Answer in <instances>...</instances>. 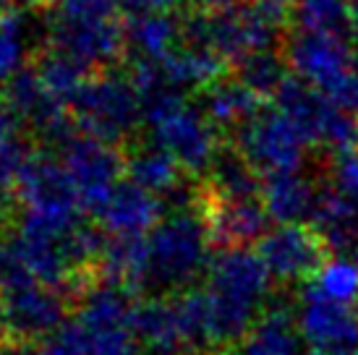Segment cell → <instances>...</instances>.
I'll use <instances>...</instances> for the list:
<instances>
[{"mask_svg": "<svg viewBox=\"0 0 358 355\" xmlns=\"http://www.w3.org/2000/svg\"><path fill=\"white\" fill-rule=\"evenodd\" d=\"M21 60V24L13 19L0 21V79H6Z\"/></svg>", "mask_w": 358, "mask_h": 355, "instance_id": "cell-25", "label": "cell"}, {"mask_svg": "<svg viewBox=\"0 0 358 355\" xmlns=\"http://www.w3.org/2000/svg\"><path fill=\"white\" fill-rule=\"evenodd\" d=\"M262 254L269 275L280 280H296L311 275L322 264L324 254V238L317 230L306 227H278L269 236L262 238Z\"/></svg>", "mask_w": 358, "mask_h": 355, "instance_id": "cell-9", "label": "cell"}, {"mask_svg": "<svg viewBox=\"0 0 358 355\" xmlns=\"http://www.w3.org/2000/svg\"><path fill=\"white\" fill-rule=\"evenodd\" d=\"M293 16L303 31H350V0H299Z\"/></svg>", "mask_w": 358, "mask_h": 355, "instance_id": "cell-19", "label": "cell"}, {"mask_svg": "<svg viewBox=\"0 0 358 355\" xmlns=\"http://www.w3.org/2000/svg\"><path fill=\"white\" fill-rule=\"evenodd\" d=\"M335 186L343 196L358 204V149L348 147L340 149L338 159H335Z\"/></svg>", "mask_w": 358, "mask_h": 355, "instance_id": "cell-26", "label": "cell"}, {"mask_svg": "<svg viewBox=\"0 0 358 355\" xmlns=\"http://www.w3.org/2000/svg\"><path fill=\"white\" fill-rule=\"evenodd\" d=\"M207 230L199 217L178 215L144 238L139 282L173 287L189 282L207 261Z\"/></svg>", "mask_w": 358, "mask_h": 355, "instance_id": "cell-2", "label": "cell"}, {"mask_svg": "<svg viewBox=\"0 0 358 355\" xmlns=\"http://www.w3.org/2000/svg\"><path fill=\"white\" fill-rule=\"evenodd\" d=\"M209 227L220 243L241 248L254 238L264 233L267 225V209L257 204V196H212Z\"/></svg>", "mask_w": 358, "mask_h": 355, "instance_id": "cell-12", "label": "cell"}, {"mask_svg": "<svg viewBox=\"0 0 358 355\" xmlns=\"http://www.w3.org/2000/svg\"><path fill=\"white\" fill-rule=\"evenodd\" d=\"M238 144L243 159L251 168L278 175L299 170L301 149L306 138L301 136L296 123L280 110V113H254L249 120H243Z\"/></svg>", "mask_w": 358, "mask_h": 355, "instance_id": "cell-5", "label": "cell"}, {"mask_svg": "<svg viewBox=\"0 0 358 355\" xmlns=\"http://www.w3.org/2000/svg\"><path fill=\"white\" fill-rule=\"evenodd\" d=\"M317 290L324 296L343 300V303H356L358 298V261L356 259H340L335 264L324 266V272L319 275Z\"/></svg>", "mask_w": 358, "mask_h": 355, "instance_id": "cell-24", "label": "cell"}, {"mask_svg": "<svg viewBox=\"0 0 358 355\" xmlns=\"http://www.w3.org/2000/svg\"><path fill=\"white\" fill-rule=\"evenodd\" d=\"M176 162L178 159L168 154L165 149L162 152H141L136 157L131 159V178H134V183H139L144 186L147 191H173L176 186V180H178V168H176Z\"/></svg>", "mask_w": 358, "mask_h": 355, "instance_id": "cell-20", "label": "cell"}, {"mask_svg": "<svg viewBox=\"0 0 358 355\" xmlns=\"http://www.w3.org/2000/svg\"><path fill=\"white\" fill-rule=\"evenodd\" d=\"M314 194L303 178L296 173H278L269 175L267 191H264V207L269 217L275 219H299L301 215L311 212Z\"/></svg>", "mask_w": 358, "mask_h": 355, "instance_id": "cell-16", "label": "cell"}, {"mask_svg": "<svg viewBox=\"0 0 358 355\" xmlns=\"http://www.w3.org/2000/svg\"><path fill=\"white\" fill-rule=\"evenodd\" d=\"M280 110L288 115L306 144H327L335 149H348L358 138V126L348 110L338 108L322 92H311L299 81L285 79L275 92Z\"/></svg>", "mask_w": 358, "mask_h": 355, "instance_id": "cell-3", "label": "cell"}, {"mask_svg": "<svg viewBox=\"0 0 358 355\" xmlns=\"http://www.w3.org/2000/svg\"><path fill=\"white\" fill-rule=\"evenodd\" d=\"M350 34L358 42V0H350Z\"/></svg>", "mask_w": 358, "mask_h": 355, "instance_id": "cell-30", "label": "cell"}, {"mask_svg": "<svg viewBox=\"0 0 358 355\" xmlns=\"http://www.w3.org/2000/svg\"><path fill=\"white\" fill-rule=\"evenodd\" d=\"M19 191L24 204H27V212L55 215V217L76 215L79 194L71 183L69 173L58 168L50 157L29 159V165L19 180Z\"/></svg>", "mask_w": 358, "mask_h": 355, "instance_id": "cell-10", "label": "cell"}, {"mask_svg": "<svg viewBox=\"0 0 358 355\" xmlns=\"http://www.w3.org/2000/svg\"><path fill=\"white\" fill-rule=\"evenodd\" d=\"M194 3H199L201 8L207 10H222V8H230L236 0H194Z\"/></svg>", "mask_w": 358, "mask_h": 355, "instance_id": "cell-28", "label": "cell"}, {"mask_svg": "<svg viewBox=\"0 0 358 355\" xmlns=\"http://www.w3.org/2000/svg\"><path fill=\"white\" fill-rule=\"evenodd\" d=\"M257 108V92L249 89L243 81L233 84H215L204 97V115L217 123H238L249 120Z\"/></svg>", "mask_w": 358, "mask_h": 355, "instance_id": "cell-17", "label": "cell"}, {"mask_svg": "<svg viewBox=\"0 0 358 355\" xmlns=\"http://www.w3.org/2000/svg\"><path fill=\"white\" fill-rule=\"evenodd\" d=\"M134 329L139 332L141 342L150 347L152 355H178L186 347L183 332L178 324V311L168 303H147L134 316Z\"/></svg>", "mask_w": 358, "mask_h": 355, "instance_id": "cell-15", "label": "cell"}, {"mask_svg": "<svg viewBox=\"0 0 358 355\" xmlns=\"http://www.w3.org/2000/svg\"><path fill=\"white\" fill-rule=\"evenodd\" d=\"M55 24H97L113 21L126 0H50Z\"/></svg>", "mask_w": 358, "mask_h": 355, "instance_id": "cell-22", "label": "cell"}, {"mask_svg": "<svg viewBox=\"0 0 358 355\" xmlns=\"http://www.w3.org/2000/svg\"><path fill=\"white\" fill-rule=\"evenodd\" d=\"M123 159L100 138L71 141L66 147V173L79 198L92 209H102L118 186Z\"/></svg>", "mask_w": 358, "mask_h": 355, "instance_id": "cell-8", "label": "cell"}, {"mask_svg": "<svg viewBox=\"0 0 358 355\" xmlns=\"http://www.w3.org/2000/svg\"><path fill=\"white\" fill-rule=\"evenodd\" d=\"M176 0H126V6L131 8H139V10H162L173 6Z\"/></svg>", "mask_w": 358, "mask_h": 355, "instance_id": "cell-27", "label": "cell"}, {"mask_svg": "<svg viewBox=\"0 0 358 355\" xmlns=\"http://www.w3.org/2000/svg\"><path fill=\"white\" fill-rule=\"evenodd\" d=\"M241 79L249 89H254L257 94H269V92H278L280 84L285 81L282 66L278 58L267 55L264 50L259 52H249L243 63H241Z\"/></svg>", "mask_w": 358, "mask_h": 355, "instance_id": "cell-23", "label": "cell"}, {"mask_svg": "<svg viewBox=\"0 0 358 355\" xmlns=\"http://www.w3.org/2000/svg\"><path fill=\"white\" fill-rule=\"evenodd\" d=\"M123 40L126 31L115 19L97 24H55L52 31L55 52L76 60L81 68L115 58Z\"/></svg>", "mask_w": 358, "mask_h": 355, "instance_id": "cell-11", "label": "cell"}, {"mask_svg": "<svg viewBox=\"0 0 358 355\" xmlns=\"http://www.w3.org/2000/svg\"><path fill=\"white\" fill-rule=\"evenodd\" d=\"M178 34V27L170 16H162V13H144L129 27V42L136 45L141 52L147 55H165L170 50V42L176 40Z\"/></svg>", "mask_w": 358, "mask_h": 355, "instance_id": "cell-21", "label": "cell"}, {"mask_svg": "<svg viewBox=\"0 0 358 355\" xmlns=\"http://www.w3.org/2000/svg\"><path fill=\"white\" fill-rule=\"evenodd\" d=\"M0 355H29L24 345H16V342H0Z\"/></svg>", "mask_w": 358, "mask_h": 355, "instance_id": "cell-29", "label": "cell"}, {"mask_svg": "<svg viewBox=\"0 0 358 355\" xmlns=\"http://www.w3.org/2000/svg\"><path fill=\"white\" fill-rule=\"evenodd\" d=\"M157 209L159 204L157 198L152 196V191H147L139 183H123V186L118 183L100 212L110 233H115V236H141L155 222Z\"/></svg>", "mask_w": 358, "mask_h": 355, "instance_id": "cell-14", "label": "cell"}, {"mask_svg": "<svg viewBox=\"0 0 358 355\" xmlns=\"http://www.w3.org/2000/svg\"><path fill=\"white\" fill-rule=\"evenodd\" d=\"M3 314L13 332L21 337H37L58 326L63 319V303L58 296L29 285L3 296Z\"/></svg>", "mask_w": 358, "mask_h": 355, "instance_id": "cell-13", "label": "cell"}, {"mask_svg": "<svg viewBox=\"0 0 358 355\" xmlns=\"http://www.w3.org/2000/svg\"><path fill=\"white\" fill-rule=\"evenodd\" d=\"M311 355H353L358 350V311L311 287L301 314Z\"/></svg>", "mask_w": 358, "mask_h": 355, "instance_id": "cell-7", "label": "cell"}, {"mask_svg": "<svg viewBox=\"0 0 358 355\" xmlns=\"http://www.w3.org/2000/svg\"><path fill=\"white\" fill-rule=\"evenodd\" d=\"M10 0H0V8H6V6H8Z\"/></svg>", "mask_w": 358, "mask_h": 355, "instance_id": "cell-31", "label": "cell"}, {"mask_svg": "<svg viewBox=\"0 0 358 355\" xmlns=\"http://www.w3.org/2000/svg\"><path fill=\"white\" fill-rule=\"evenodd\" d=\"M73 113L92 138L115 141L136 123V92L120 79L84 81L73 94Z\"/></svg>", "mask_w": 358, "mask_h": 355, "instance_id": "cell-6", "label": "cell"}, {"mask_svg": "<svg viewBox=\"0 0 358 355\" xmlns=\"http://www.w3.org/2000/svg\"><path fill=\"white\" fill-rule=\"evenodd\" d=\"M269 290V269L262 256L233 248L212 264L207 285V314L212 345L243 335L251 316Z\"/></svg>", "mask_w": 358, "mask_h": 355, "instance_id": "cell-1", "label": "cell"}, {"mask_svg": "<svg viewBox=\"0 0 358 355\" xmlns=\"http://www.w3.org/2000/svg\"><path fill=\"white\" fill-rule=\"evenodd\" d=\"M233 355H299V337L293 335L288 314H269Z\"/></svg>", "mask_w": 358, "mask_h": 355, "instance_id": "cell-18", "label": "cell"}, {"mask_svg": "<svg viewBox=\"0 0 358 355\" xmlns=\"http://www.w3.org/2000/svg\"><path fill=\"white\" fill-rule=\"evenodd\" d=\"M147 113L155 123L159 147L191 170L204 168L215 152V133L199 113L183 108L176 92H162L147 99Z\"/></svg>", "mask_w": 358, "mask_h": 355, "instance_id": "cell-4", "label": "cell"}, {"mask_svg": "<svg viewBox=\"0 0 358 355\" xmlns=\"http://www.w3.org/2000/svg\"><path fill=\"white\" fill-rule=\"evenodd\" d=\"M353 355H358V350H356V353H353Z\"/></svg>", "mask_w": 358, "mask_h": 355, "instance_id": "cell-32", "label": "cell"}]
</instances>
